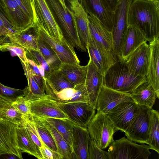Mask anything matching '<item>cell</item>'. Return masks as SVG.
<instances>
[{"label":"cell","instance_id":"7a4b0ae2","mask_svg":"<svg viewBox=\"0 0 159 159\" xmlns=\"http://www.w3.org/2000/svg\"><path fill=\"white\" fill-rule=\"evenodd\" d=\"M146 81V76L135 74L130 70L125 61L118 60L103 76V85L130 94L139 85Z\"/></svg>","mask_w":159,"mask_h":159},{"label":"cell","instance_id":"d590c367","mask_svg":"<svg viewBox=\"0 0 159 159\" xmlns=\"http://www.w3.org/2000/svg\"><path fill=\"white\" fill-rule=\"evenodd\" d=\"M31 116L36 129L42 142L51 149L58 152L56 145L49 131L37 117L32 115Z\"/></svg>","mask_w":159,"mask_h":159},{"label":"cell","instance_id":"e575fe53","mask_svg":"<svg viewBox=\"0 0 159 159\" xmlns=\"http://www.w3.org/2000/svg\"><path fill=\"white\" fill-rule=\"evenodd\" d=\"M38 50L52 70L59 69L62 63L51 47L39 36L37 40Z\"/></svg>","mask_w":159,"mask_h":159},{"label":"cell","instance_id":"8992f818","mask_svg":"<svg viewBox=\"0 0 159 159\" xmlns=\"http://www.w3.org/2000/svg\"><path fill=\"white\" fill-rule=\"evenodd\" d=\"M87 129L90 138L102 149L114 140L113 135L116 131L107 115L98 112L90 120Z\"/></svg>","mask_w":159,"mask_h":159},{"label":"cell","instance_id":"f6af8a7d","mask_svg":"<svg viewBox=\"0 0 159 159\" xmlns=\"http://www.w3.org/2000/svg\"><path fill=\"white\" fill-rule=\"evenodd\" d=\"M76 91L74 88L65 89L55 94L54 100L60 102H66L72 98Z\"/></svg>","mask_w":159,"mask_h":159},{"label":"cell","instance_id":"2e32d148","mask_svg":"<svg viewBox=\"0 0 159 159\" xmlns=\"http://www.w3.org/2000/svg\"><path fill=\"white\" fill-rule=\"evenodd\" d=\"M147 42L141 44L125 61L130 70L135 74L146 76L151 56V49Z\"/></svg>","mask_w":159,"mask_h":159},{"label":"cell","instance_id":"484cf974","mask_svg":"<svg viewBox=\"0 0 159 159\" xmlns=\"http://www.w3.org/2000/svg\"><path fill=\"white\" fill-rule=\"evenodd\" d=\"M130 95L138 105L150 109H152L157 98L156 91L148 81L139 85Z\"/></svg>","mask_w":159,"mask_h":159},{"label":"cell","instance_id":"ee69618b","mask_svg":"<svg viewBox=\"0 0 159 159\" xmlns=\"http://www.w3.org/2000/svg\"><path fill=\"white\" fill-rule=\"evenodd\" d=\"M11 103L13 106L21 114L25 115L30 114L29 103L24 97L19 98Z\"/></svg>","mask_w":159,"mask_h":159},{"label":"cell","instance_id":"603a6c76","mask_svg":"<svg viewBox=\"0 0 159 159\" xmlns=\"http://www.w3.org/2000/svg\"><path fill=\"white\" fill-rule=\"evenodd\" d=\"M159 36L149 42L151 56L146 78L159 98Z\"/></svg>","mask_w":159,"mask_h":159},{"label":"cell","instance_id":"1f68e13d","mask_svg":"<svg viewBox=\"0 0 159 159\" xmlns=\"http://www.w3.org/2000/svg\"><path fill=\"white\" fill-rule=\"evenodd\" d=\"M41 118L53 126L72 148V123L71 122L67 119Z\"/></svg>","mask_w":159,"mask_h":159},{"label":"cell","instance_id":"ba28073f","mask_svg":"<svg viewBox=\"0 0 159 159\" xmlns=\"http://www.w3.org/2000/svg\"><path fill=\"white\" fill-rule=\"evenodd\" d=\"M57 102L60 108L70 122L83 128H87L95 114L96 109L88 102Z\"/></svg>","mask_w":159,"mask_h":159},{"label":"cell","instance_id":"f5cc1de1","mask_svg":"<svg viewBox=\"0 0 159 159\" xmlns=\"http://www.w3.org/2000/svg\"><path fill=\"white\" fill-rule=\"evenodd\" d=\"M79 2L80 3L81 0H78Z\"/></svg>","mask_w":159,"mask_h":159},{"label":"cell","instance_id":"f907efd6","mask_svg":"<svg viewBox=\"0 0 159 159\" xmlns=\"http://www.w3.org/2000/svg\"><path fill=\"white\" fill-rule=\"evenodd\" d=\"M148 0L152 1H158V0Z\"/></svg>","mask_w":159,"mask_h":159},{"label":"cell","instance_id":"83f0119b","mask_svg":"<svg viewBox=\"0 0 159 159\" xmlns=\"http://www.w3.org/2000/svg\"><path fill=\"white\" fill-rule=\"evenodd\" d=\"M18 147L22 152L42 159L39 148L32 139L25 126H17L16 129Z\"/></svg>","mask_w":159,"mask_h":159},{"label":"cell","instance_id":"f35d334b","mask_svg":"<svg viewBox=\"0 0 159 159\" xmlns=\"http://www.w3.org/2000/svg\"><path fill=\"white\" fill-rule=\"evenodd\" d=\"M18 31L0 10V43H2L9 35Z\"/></svg>","mask_w":159,"mask_h":159},{"label":"cell","instance_id":"681fc988","mask_svg":"<svg viewBox=\"0 0 159 159\" xmlns=\"http://www.w3.org/2000/svg\"><path fill=\"white\" fill-rule=\"evenodd\" d=\"M8 102L0 98V117L2 109Z\"/></svg>","mask_w":159,"mask_h":159},{"label":"cell","instance_id":"44dd1931","mask_svg":"<svg viewBox=\"0 0 159 159\" xmlns=\"http://www.w3.org/2000/svg\"><path fill=\"white\" fill-rule=\"evenodd\" d=\"M88 18L91 39L100 45L114 53L111 32L107 29L96 16L88 15Z\"/></svg>","mask_w":159,"mask_h":159},{"label":"cell","instance_id":"ab89813d","mask_svg":"<svg viewBox=\"0 0 159 159\" xmlns=\"http://www.w3.org/2000/svg\"><path fill=\"white\" fill-rule=\"evenodd\" d=\"M26 50V53L30 58V59L34 61L37 65H40L43 67L45 72L46 78L53 70L38 50L31 49H27Z\"/></svg>","mask_w":159,"mask_h":159},{"label":"cell","instance_id":"c3c4849f","mask_svg":"<svg viewBox=\"0 0 159 159\" xmlns=\"http://www.w3.org/2000/svg\"><path fill=\"white\" fill-rule=\"evenodd\" d=\"M109 10L115 15L120 0H102Z\"/></svg>","mask_w":159,"mask_h":159},{"label":"cell","instance_id":"5bb4252c","mask_svg":"<svg viewBox=\"0 0 159 159\" xmlns=\"http://www.w3.org/2000/svg\"><path fill=\"white\" fill-rule=\"evenodd\" d=\"M147 42L136 28L127 25L122 35L117 57L119 60L126 61L129 56L143 43Z\"/></svg>","mask_w":159,"mask_h":159},{"label":"cell","instance_id":"ac0fdd59","mask_svg":"<svg viewBox=\"0 0 159 159\" xmlns=\"http://www.w3.org/2000/svg\"><path fill=\"white\" fill-rule=\"evenodd\" d=\"M36 26L39 37L53 50L62 63L80 64V61L74 48L62 45L57 39L48 34L43 29Z\"/></svg>","mask_w":159,"mask_h":159},{"label":"cell","instance_id":"bcb514c9","mask_svg":"<svg viewBox=\"0 0 159 159\" xmlns=\"http://www.w3.org/2000/svg\"><path fill=\"white\" fill-rule=\"evenodd\" d=\"M39 149L42 159H63L62 157L58 152L51 149L43 142Z\"/></svg>","mask_w":159,"mask_h":159},{"label":"cell","instance_id":"d4e9b609","mask_svg":"<svg viewBox=\"0 0 159 159\" xmlns=\"http://www.w3.org/2000/svg\"><path fill=\"white\" fill-rule=\"evenodd\" d=\"M38 38L37 26L33 24L25 29L10 35L8 36V39L9 42L18 43L26 49L38 50Z\"/></svg>","mask_w":159,"mask_h":159},{"label":"cell","instance_id":"277c9868","mask_svg":"<svg viewBox=\"0 0 159 159\" xmlns=\"http://www.w3.org/2000/svg\"><path fill=\"white\" fill-rule=\"evenodd\" d=\"M31 2L33 13L34 24L57 39L62 45L73 48L64 38L46 0H31Z\"/></svg>","mask_w":159,"mask_h":159},{"label":"cell","instance_id":"7c38bea8","mask_svg":"<svg viewBox=\"0 0 159 159\" xmlns=\"http://www.w3.org/2000/svg\"><path fill=\"white\" fill-rule=\"evenodd\" d=\"M28 102L30 113L33 116L68 119L58 106L57 101L49 95Z\"/></svg>","mask_w":159,"mask_h":159},{"label":"cell","instance_id":"7402d4cb","mask_svg":"<svg viewBox=\"0 0 159 159\" xmlns=\"http://www.w3.org/2000/svg\"><path fill=\"white\" fill-rule=\"evenodd\" d=\"M87 65V72L85 85L89 102L95 108L97 99L103 85V76L97 70L89 59Z\"/></svg>","mask_w":159,"mask_h":159},{"label":"cell","instance_id":"4fadbf2b","mask_svg":"<svg viewBox=\"0 0 159 159\" xmlns=\"http://www.w3.org/2000/svg\"><path fill=\"white\" fill-rule=\"evenodd\" d=\"M0 10L18 31L25 29L34 24L33 20L20 9L14 0H0Z\"/></svg>","mask_w":159,"mask_h":159},{"label":"cell","instance_id":"db71d44e","mask_svg":"<svg viewBox=\"0 0 159 159\" xmlns=\"http://www.w3.org/2000/svg\"></svg>","mask_w":159,"mask_h":159},{"label":"cell","instance_id":"52a82bcc","mask_svg":"<svg viewBox=\"0 0 159 159\" xmlns=\"http://www.w3.org/2000/svg\"><path fill=\"white\" fill-rule=\"evenodd\" d=\"M139 106L137 115L125 132V135L135 143L148 144L152 109Z\"/></svg>","mask_w":159,"mask_h":159},{"label":"cell","instance_id":"d6986e66","mask_svg":"<svg viewBox=\"0 0 159 159\" xmlns=\"http://www.w3.org/2000/svg\"><path fill=\"white\" fill-rule=\"evenodd\" d=\"M133 1L120 0L115 14L114 24L111 33L113 52L116 56L122 35L127 26V14Z\"/></svg>","mask_w":159,"mask_h":159},{"label":"cell","instance_id":"5b68a950","mask_svg":"<svg viewBox=\"0 0 159 159\" xmlns=\"http://www.w3.org/2000/svg\"><path fill=\"white\" fill-rule=\"evenodd\" d=\"M109 147V159H148L151 154L148 144H137L125 137L114 140Z\"/></svg>","mask_w":159,"mask_h":159},{"label":"cell","instance_id":"6da1fadb","mask_svg":"<svg viewBox=\"0 0 159 159\" xmlns=\"http://www.w3.org/2000/svg\"><path fill=\"white\" fill-rule=\"evenodd\" d=\"M127 23L137 29L147 41L159 36V0H133L128 11Z\"/></svg>","mask_w":159,"mask_h":159},{"label":"cell","instance_id":"f546056e","mask_svg":"<svg viewBox=\"0 0 159 159\" xmlns=\"http://www.w3.org/2000/svg\"><path fill=\"white\" fill-rule=\"evenodd\" d=\"M37 117L51 133L56 145L57 152L63 158L75 159L72 148L57 130L43 119Z\"/></svg>","mask_w":159,"mask_h":159},{"label":"cell","instance_id":"4316f807","mask_svg":"<svg viewBox=\"0 0 159 159\" xmlns=\"http://www.w3.org/2000/svg\"><path fill=\"white\" fill-rule=\"evenodd\" d=\"M46 93L54 99L57 93L65 89L75 86L65 78L59 69L52 70L46 76Z\"/></svg>","mask_w":159,"mask_h":159},{"label":"cell","instance_id":"7dc6e473","mask_svg":"<svg viewBox=\"0 0 159 159\" xmlns=\"http://www.w3.org/2000/svg\"><path fill=\"white\" fill-rule=\"evenodd\" d=\"M20 9L33 20L31 0H14Z\"/></svg>","mask_w":159,"mask_h":159},{"label":"cell","instance_id":"836d02e7","mask_svg":"<svg viewBox=\"0 0 159 159\" xmlns=\"http://www.w3.org/2000/svg\"><path fill=\"white\" fill-rule=\"evenodd\" d=\"M148 145L150 149L159 153V113L158 111L151 109Z\"/></svg>","mask_w":159,"mask_h":159},{"label":"cell","instance_id":"11a10c76","mask_svg":"<svg viewBox=\"0 0 159 159\" xmlns=\"http://www.w3.org/2000/svg\"></svg>","mask_w":159,"mask_h":159},{"label":"cell","instance_id":"9a60e30c","mask_svg":"<svg viewBox=\"0 0 159 159\" xmlns=\"http://www.w3.org/2000/svg\"><path fill=\"white\" fill-rule=\"evenodd\" d=\"M127 101H134L130 94L118 91L102 85L97 99L95 109L97 112L106 114L119 104Z\"/></svg>","mask_w":159,"mask_h":159},{"label":"cell","instance_id":"4dcf8cb0","mask_svg":"<svg viewBox=\"0 0 159 159\" xmlns=\"http://www.w3.org/2000/svg\"><path fill=\"white\" fill-rule=\"evenodd\" d=\"M21 62L28 82V85L25 87V94L24 97L25 101L29 102L47 96L48 95L46 94L34 79L25 63Z\"/></svg>","mask_w":159,"mask_h":159},{"label":"cell","instance_id":"cb8c5ba5","mask_svg":"<svg viewBox=\"0 0 159 159\" xmlns=\"http://www.w3.org/2000/svg\"><path fill=\"white\" fill-rule=\"evenodd\" d=\"M90 139L87 128L72 123V148L75 159H88V146Z\"/></svg>","mask_w":159,"mask_h":159},{"label":"cell","instance_id":"3957f363","mask_svg":"<svg viewBox=\"0 0 159 159\" xmlns=\"http://www.w3.org/2000/svg\"><path fill=\"white\" fill-rule=\"evenodd\" d=\"M57 24L68 43L82 52L86 48L81 43L76 31L70 10L65 0H45Z\"/></svg>","mask_w":159,"mask_h":159},{"label":"cell","instance_id":"9c48e42d","mask_svg":"<svg viewBox=\"0 0 159 159\" xmlns=\"http://www.w3.org/2000/svg\"><path fill=\"white\" fill-rule=\"evenodd\" d=\"M139 109V105L134 101H125L116 106L106 115L116 131L120 130L125 132L133 122Z\"/></svg>","mask_w":159,"mask_h":159},{"label":"cell","instance_id":"8d00e7d4","mask_svg":"<svg viewBox=\"0 0 159 159\" xmlns=\"http://www.w3.org/2000/svg\"><path fill=\"white\" fill-rule=\"evenodd\" d=\"M26 92V88L23 89H17L6 86L0 83V98L8 102H12L24 97Z\"/></svg>","mask_w":159,"mask_h":159},{"label":"cell","instance_id":"30bf717a","mask_svg":"<svg viewBox=\"0 0 159 159\" xmlns=\"http://www.w3.org/2000/svg\"><path fill=\"white\" fill-rule=\"evenodd\" d=\"M89 59L98 71L103 76L108 69L118 60L116 55L91 39L86 46Z\"/></svg>","mask_w":159,"mask_h":159},{"label":"cell","instance_id":"f1b7e54d","mask_svg":"<svg viewBox=\"0 0 159 159\" xmlns=\"http://www.w3.org/2000/svg\"><path fill=\"white\" fill-rule=\"evenodd\" d=\"M65 78L74 86L85 83L87 72V65L80 64L62 63L59 69Z\"/></svg>","mask_w":159,"mask_h":159},{"label":"cell","instance_id":"8fae6325","mask_svg":"<svg viewBox=\"0 0 159 159\" xmlns=\"http://www.w3.org/2000/svg\"><path fill=\"white\" fill-rule=\"evenodd\" d=\"M18 126L7 120H0V156L12 154L22 159V152L18 147L16 129Z\"/></svg>","mask_w":159,"mask_h":159},{"label":"cell","instance_id":"d6a6232c","mask_svg":"<svg viewBox=\"0 0 159 159\" xmlns=\"http://www.w3.org/2000/svg\"><path fill=\"white\" fill-rule=\"evenodd\" d=\"M28 115L20 113L13 106L11 102H8L2 110L0 120L7 121L18 126H25Z\"/></svg>","mask_w":159,"mask_h":159},{"label":"cell","instance_id":"7bdbcfd3","mask_svg":"<svg viewBox=\"0 0 159 159\" xmlns=\"http://www.w3.org/2000/svg\"><path fill=\"white\" fill-rule=\"evenodd\" d=\"M34 143L39 148L42 145L43 142L36 129L31 114L28 116L27 120L25 126Z\"/></svg>","mask_w":159,"mask_h":159},{"label":"cell","instance_id":"b9f144b4","mask_svg":"<svg viewBox=\"0 0 159 159\" xmlns=\"http://www.w3.org/2000/svg\"><path fill=\"white\" fill-rule=\"evenodd\" d=\"M74 88L76 91L72 98L69 100L64 102H89L88 95L84 83L75 85Z\"/></svg>","mask_w":159,"mask_h":159},{"label":"cell","instance_id":"e0dca14e","mask_svg":"<svg viewBox=\"0 0 159 159\" xmlns=\"http://www.w3.org/2000/svg\"><path fill=\"white\" fill-rule=\"evenodd\" d=\"M69 8L77 33L85 48L91 39L89 27L88 14L78 0H69Z\"/></svg>","mask_w":159,"mask_h":159},{"label":"cell","instance_id":"816d5d0a","mask_svg":"<svg viewBox=\"0 0 159 159\" xmlns=\"http://www.w3.org/2000/svg\"><path fill=\"white\" fill-rule=\"evenodd\" d=\"M2 50L1 48V44L0 43V51Z\"/></svg>","mask_w":159,"mask_h":159},{"label":"cell","instance_id":"74e56055","mask_svg":"<svg viewBox=\"0 0 159 159\" xmlns=\"http://www.w3.org/2000/svg\"><path fill=\"white\" fill-rule=\"evenodd\" d=\"M2 50H8L18 57L21 62H28L26 49L20 44L11 42H4L1 44Z\"/></svg>","mask_w":159,"mask_h":159},{"label":"cell","instance_id":"60d3db41","mask_svg":"<svg viewBox=\"0 0 159 159\" xmlns=\"http://www.w3.org/2000/svg\"><path fill=\"white\" fill-rule=\"evenodd\" d=\"M88 159H109L107 152L100 148L91 138L88 146Z\"/></svg>","mask_w":159,"mask_h":159},{"label":"cell","instance_id":"ffe728a7","mask_svg":"<svg viewBox=\"0 0 159 159\" xmlns=\"http://www.w3.org/2000/svg\"><path fill=\"white\" fill-rule=\"evenodd\" d=\"M80 3L88 15L97 17L112 32L115 15L109 10L102 0H81Z\"/></svg>","mask_w":159,"mask_h":159}]
</instances>
